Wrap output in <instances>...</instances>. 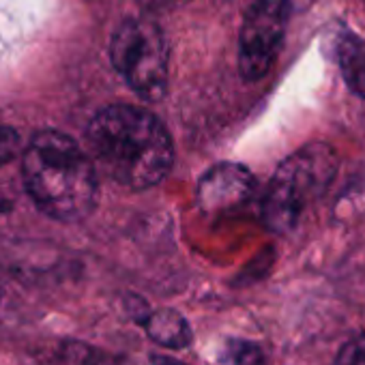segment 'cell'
Segmentation results:
<instances>
[{"label": "cell", "mask_w": 365, "mask_h": 365, "mask_svg": "<svg viewBox=\"0 0 365 365\" xmlns=\"http://www.w3.org/2000/svg\"><path fill=\"white\" fill-rule=\"evenodd\" d=\"M110 58L127 86L146 101L163 97L168 86V43L150 20H125L110 41Z\"/></svg>", "instance_id": "4"}, {"label": "cell", "mask_w": 365, "mask_h": 365, "mask_svg": "<svg viewBox=\"0 0 365 365\" xmlns=\"http://www.w3.org/2000/svg\"><path fill=\"white\" fill-rule=\"evenodd\" d=\"M222 363L224 365H267V359L258 344L235 337L226 341L222 350Z\"/></svg>", "instance_id": "9"}, {"label": "cell", "mask_w": 365, "mask_h": 365, "mask_svg": "<svg viewBox=\"0 0 365 365\" xmlns=\"http://www.w3.org/2000/svg\"><path fill=\"white\" fill-rule=\"evenodd\" d=\"M333 365H365V335L346 341Z\"/></svg>", "instance_id": "11"}, {"label": "cell", "mask_w": 365, "mask_h": 365, "mask_svg": "<svg viewBox=\"0 0 365 365\" xmlns=\"http://www.w3.org/2000/svg\"><path fill=\"white\" fill-rule=\"evenodd\" d=\"M335 170L337 155L329 144L314 142L286 157L275 170L262 202L264 224L279 235L292 230L305 207L327 192Z\"/></svg>", "instance_id": "3"}, {"label": "cell", "mask_w": 365, "mask_h": 365, "mask_svg": "<svg viewBox=\"0 0 365 365\" xmlns=\"http://www.w3.org/2000/svg\"><path fill=\"white\" fill-rule=\"evenodd\" d=\"M335 61L348 91L365 99V41L352 31H341L335 37Z\"/></svg>", "instance_id": "8"}, {"label": "cell", "mask_w": 365, "mask_h": 365, "mask_svg": "<svg viewBox=\"0 0 365 365\" xmlns=\"http://www.w3.org/2000/svg\"><path fill=\"white\" fill-rule=\"evenodd\" d=\"M284 3H286V5H288L292 11H294V9H301L305 3H309V0H284Z\"/></svg>", "instance_id": "14"}, {"label": "cell", "mask_w": 365, "mask_h": 365, "mask_svg": "<svg viewBox=\"0 0 365 365\" xmlns=\"http://www.w3.org/2000/svg\"><path fill=\"white\" fill-rule=\"evenodd\" d=\"M18 153H20V135H18V131L11 129V127L0 125V168L7 165L9 161H14Z\"/></svg>", "instance_id": "12"}, {"label": "cell", "mask_w": 365, "mask_h": 365, "mask_svg": "<svg viewBox=\"0 0 365 365\" xmlns=\"http://www.w3.org/2000/svg\"><path fill=\"white\" fill-rule=\"evenodd\" d=\"M88 155L112 180L129 190H148L165 178L174 146L161 120L138 106H108L86 129Z\"/></svg>", "instance_id": "1"}, {"label": "cell", "mask_w": 365, "mask_h": 365, "mask_svg": "<svg viewBox=\"0 0 365 365\" xmlns=\"http://www.w3.org/2000/svg\"><path fill=\"white\" fill-rule=\"evenodd\" d=\"M24 182L35 205L58 222H80L97 205L93 157L61 131L37 133L22 157Z\"/></svg>", "instance_id": "2"}, {"label": "cell", "mask_w": 365, "mask_h": 365, "mask_svg": "<svg viewBox=\"0 0 365 365\" xmlns=\"http://www.w3.org/2000/svg\"><path fill=\"white\" fill-rule=\"evenodd\" d=\"M150 365H187V363H182L174 356H165V354H153Z\"/></svg>", "instance_id": "13"}, {"label": "cell", "mask_w": 365, "mask_h": 365, "mask_svg": "<svg viewBox=\"0 0 365 365\" xmlns=\"http://www.w3.org/2000/svg\"><path fill=\"white\" fill-rule=\"evenodd\" d=\"M142 327L157 346L168 348V350H182L194 339L190 322L176 309H170V307L142 316Z\"/></svg>", "instance_id": "7"}, {"label": "cell", "mask_w": 365, "mask_h": 365, "mask_svg": "<svg viewBox=\"0 0 365 365\" xmlns=\"http://www.w3.org/2000/svg\"><path fill=\"white\" fill-rule=\"evenodd\" d=\"M63 363L65 365H112V361L106 354L84 344H67L63 352Z\"/></svg>", "instance_id": "10"}, {"label": "cell", "mask_w": 365, "mask_h": 365, "mask_svg": "<svg viewBox=\"0 0 365 365\" xmlns=\"http://www.w3.org/2000/svg\"><path fill=\"white\" fill-rule=\"evenodd\" d=\"M292 9L284 0H252L239 37V71L247 82L264 78L284 43Z\"/></svg>", "instance_id": "5"}, {"label": "cell", "mask_w": 365, "mask_h": 365, "mask_svg": "<svg viewBox=\"0 0 365 365\" xmlns=\"http://www.w3.org/2000/svg\"><path fill=\"white\" fill-rule=\"evenodd\" d=\"M254 192V176L241 163H217L200 180L198 200L207 211L230 209Z\"/></svg>", "instance_id": "6"}]
</instances>
